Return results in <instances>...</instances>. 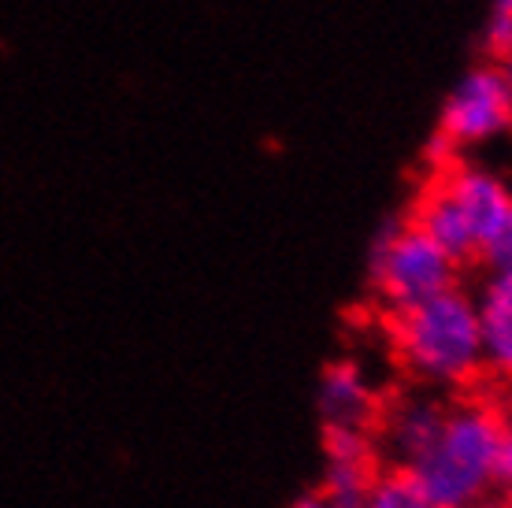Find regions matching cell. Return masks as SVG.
Returning <instances> with one entry per match:
<instances>
[{
    "label": "cell",
    "mask_w": 512,
    "mask_h": 508,
    "mask_svg": "<svg viewBox=\"0 0 512 508\" xmlns=\"http://www.w3.org/2000/svg\"><path fill=\"white\" fill-rule=\"evenodd\" d=\"M368 282L375 305L386 319L461 286V267L453 264L409 216L379 227L368 253Z\"/></svg>",
    "instance_id": "3957f363"
},
{
    "label": "cell",
    "mask_w": 512,
    "mask_h": 508,
    "mask_svg": "<svg viewBox=\"0 0 512 508\" xmlns=\"http://www.w3.org/2000/svg\"><path fill=\"white\" fill-rule=\"evenodd\" d=\"M505 416L483 382L449 394L435 431L409 457L405 471L435 508H509L512 494L501 475Z\"/></svg>",
    "instance_id": "6da1fadb"
},
{
    "label": "cell",
    "mask_w": 512,
    "mask_h": 508,
    "mask_svg": "<svg viewBox=\"0 0 512 508\" xmlns=\"http://www.w3.org/2000/svg\"><path fill=\"white\" fill-rule=\"evenodd\" d=\"M501 416H505V442H501V475H505V486L512 494V405H501Z\"/></svg>",
    "instance_id": "8fae6325"
},
{
    "label": "cell",
    "mask_w": 512,
    "mask_h": 508,
    "mask_svg": "<svg viewBox=\"0 0 512 508\" xmlns=\"http://www.w3.org/2000/svg\"><path fill=\"white\" fill-rule=\"evenodd\" d=\"M472 297L483 334V382L494 394H512V275H487Z\"/></svg>",
    "instance_id": "52a82bcc"
},
{
    "label": "cell",
    "mask_w": 512,
    "mask_h": 508,
    "mask_svg": "<svg viewBox=\"0 0 512 508\" xmlns=\"http://www.w3.org/2000/svg\"><path fill=\"white\" fill-rule=\"evenodd\" d=\"M360 508H435V505L423 497V490L412 483L405 471L383 468L375 475V483L368 486Z\"/></svg>",
    "instance_id": "ba28073f"
},
{
    "label": "cell",
    "mask_w": 512,
    "mask_h": 508,
    "mask_svg": "<svg viewBox=\"0 0 512 508\" xmlns=\"http://www.w3.org/2000/svg\"><path fill=\"white\" fill-rule=\"evenodd\" d=\"M509 508H512V505H509Z\"/></svg>",
    "instance_id": "5bb4252c"
},
{
    "label": "cell",
    "mask_w": 512,
    "mask_h": 508,
    "mask_svg": "<svg viewBox=\"0 0 512 508\" xmlns=\"http://www.w3.org/2000/svg\"><path fill=\"white\" fill-rule=\"evenodd\" d=\"M498 71H501V78H505V89H509V101H512V52L498 60Z\"/></svg>",
    "instance_id": "4fadbf2b"
},
{
    "label": "cell",
    "mask_w": 512,
    "mask_h": 508,
    "mask_svg": "<svg viewBox=\"0 0 512 508\" xmlns=\"http://www.w3.org/2000/svg\"><path fill=\"white\" fill-rule=\"evenodd\" d=\"M290 508H331V505H327V497H323V490L316 486V490H305V494L297 497V501H294Z\"/></svg>",
    "instance_id": "7c38bea8"
},
{
    "label": "cell",
    "mask_w": 512,
    "mask_h": 508,
    "mask_svg": "<svg viewBox=\"0 0 512 508\" xmlns=\"http://www.w3.org/2000/svg\"><path fill=\"white\" fill-rule=\"evenodd\" d=\"M435 182L442 186V193H446L449 201H453L457 216L464 219V227L472 234L475 249L483 256L487 242L498 234V227L512 212V190L505 186V178L494 175V171L483 164L457 160L453 167L438 171Z\"/></svg>",
    "instance_id": "5b68a950"
},
{
    "label": "cell",
    "mask_w": 512,
    "mask_h": 508,
    "mask_svg": "<svg viewBox=\"0 0 512 508\" xmlns=\"http://www.w3.org/2000/svg\"><path fill=\"white\" fill-rule=\"evenodd\" d=\"M438 138L461 156L512 134V101L498 64L468 67L438 108Z\"/></svg>",
    "instance_id": "277c9868"
},
{
    "label": "cell",
    "mask_w": 512,
    "mask_h": 508,
    "mask_svg": "<svg viewBox=\"0 0 512 508\" xmlns=\"http://www.w3.org/2000/svg\"><path fill=\"white\" fill-rule=\"evenodd\" d=\"M316 408H320L323 434L327 431H353L375 434L383 397L375 394L372 379L364 375L357 360H331L316 386Z\"/></svg>",
    "instance_id": "8992f818"
},
{
    "label": "cell",
    "mask_w": 512,
    "mask_h": 508,
    "mask_svg": "<svg viewBox=\"0 0 512 508\" xmlns=\"http://www.w3.org/2000/svg\"><path fill=\"white\" fill-rule=\"evenodd\" d=\"M479 264L487 267V275H512V212L505 216V223L498 227V234L487 242Z\"/></svg>",
    "instance_id": "30bf717a"
},
{
    "label": "cell",
    "mask_w": 512,
    "mask_h": 508,
    "mask_svg": "<svg viewBox=\"0 0 512 508\" xmlns=\"http://www.w3.org/2000/svg\"><path fill=\"white\" fill-rule=\"evenodd\" d=\"M394 356L416 386L435 394H464L483 382V334L475 297L464 286L390 319Z\"/></svg>",
    "instance_id": "7a4b0ae2"
},
{
    "label": "cell",
    "mask_w": 512,
    "mask_h": 508,
    "mask_svg": "<svg viewBox=\"0 0 512 508\" xmlns=\"http://www.w3.org/2000/svg\"><path fill=\"white\" fill-rule=\"evenodd\" d=\"M483 45L494 60L512 52V0H490V15L483 26Z\"/></svg>",
    "instance_id": "9c48e42d"
}]
</instances>
